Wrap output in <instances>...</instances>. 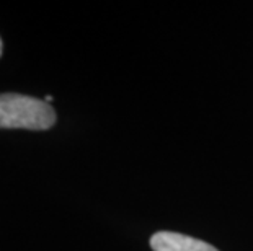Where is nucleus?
Masks as SVG:
<instances>
[{"label":"nucleus","instance_id":"f03ea898","mask_svg":"<svg viewBox=\"0 0 253 251\" xmlns=\"http://www.w3.org/2000/svg\"><path fill=\"white\" fill-rule=\"evenodd\" d=\"M154 251H219L201 240L175 232H159L150 238Z\"/></svg>","mask_w":253,"mask_h":251},{"label":"nucleus","instance_id":"f257e3e1","mask_svg":"<svg viewBox=\"0 0 253 251\" xmlns=\"http://www.w3.org/2000/svg\"><path fill=\"white\" fill-rule=\"evenodd\" d=\"M54 122L56 111L44 100L18 93L0 95V129L44 131Z\"/></svg>","mask_w":253,"mask_h":251},{"label":"nucleus","instance_id":"7ed1b4c3","mask_svg":"<svg viewBox=\"0 0 253 251\" xmlns=\"http://www.w3.org/2000/svg\"><path fill=\"white\" fill-rule=\"evenodd\" d=\"M0 54H2V39H0Z\"/></svg>","mask_w":253,"mask_h":251}]
</instances>
